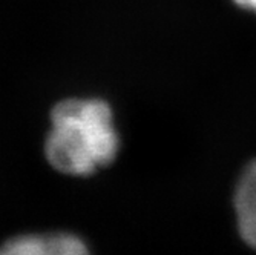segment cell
Here are the masks:
<instances>
[{"mask_svg": "<svg viewBox=\"0 0 256 255\" xmlns=\"http://www.w3.org/2000/svg\"><path fill=\"white\" fill-rule=\"evenodd\" d=\"M120 137L114 112L102 99H66L51 111L44 155L62 174L86 177L118 155Z\"/></svg>", "mask_w": 256, "mask_h": 255, "instance_id": "6da1fadb", "label": "cell"}, {"mask_svg": "<svg viewBox=\"0 0 256 255\" xmlns=\"http://www.w3.org/2000/svg\"><path fill=\"white\" fill-rule=\"evenodd\" d=\"M0 255H90L88 246L72 234H32L10 240Z\"/></svg>", "mask_w": 256, "mask_h": 255, "instance_id": "7a4b0ae2", "label": "cell"}, {"mask_svg": "<svg viewBox=\"0 0 256 255\" xmlns=\"http://www.w3.org/2000/svg\"><path fill=\"white\" fill-rule=\"evenodd\" d=\"M234 206L241 238L256 250V160L246 166L238 180Z\"/></svg>", "mask_w": 256, "mask_h": 255, "instance_id": "3957f363", "label": "cell"}, {"mask_svg": "<svg viewBox=\"0 0 256 255\" xmlns=\"http://www.w3.org/2000/svg\"><path fill=\"white\" fill-rule=\"evenodd\" d=\"M235 4H238L242 8L256 11V0H235Z\"/></svg>", "mask_w": 256, "mask_h": 255, "instance_id": "277c9868", "label": "cell"}]
</instances>
